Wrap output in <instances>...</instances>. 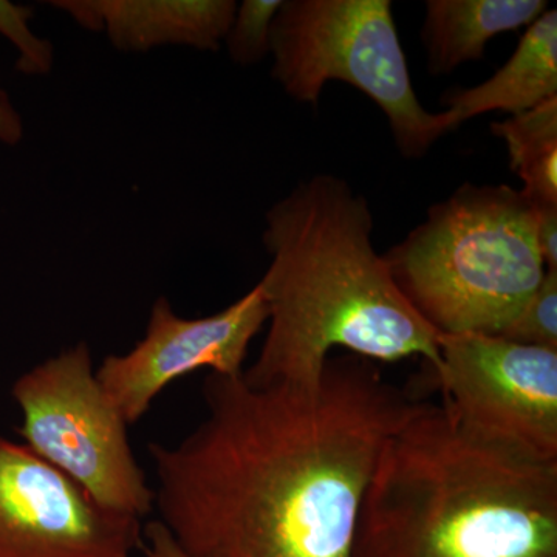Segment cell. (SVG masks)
I'll use <instances>...</instances> for the list:
<instances>
[{
	"mask_svg": "<svg viewBox=\"0 0 557 557\" xmlns=\"http://www.w3.org/2000/svg\"><path fill=\"white\" fill-rule=\"evenodd\" d=\"M207 417L150 443L160 522L196 557H354L366 491L421 401L355 355L311 386L209 373Z\"/></svg>",
	"mask_w": 557,
	"mask_h": 557,
	"instance_id": "1",
	"label": "cell"
},
{
	"mask_svg": "<svg viewBox=\"0 0 557 557\" xmlns=\"http://www.w3.org/2000/svg\"><path fill=\"white\" fill-rule=\"evenodd\" d=\"M368 200L346 180L319 174L267 211L269 270L259 288L270 327L244 376L256 386H311L330 354L344 348L369 361L440 362L438 333L399 292L372 244Z\"/></svg>",
	"mask_w": 557,
	"mask_h": 557,
	"instance_id": "2",
	"label": "cell"
},
{
	"mask_svg": "<svg viewBox=\"0 0 557 557\" xmlns=\"http://www.w3.org/2000/svg\"><path fill=\"white\" fill-rule=\"evenodd\" d=\"M354 557H557V461L471 434L420 403L370 480Z\"/></svg>",
	"mask_w": 557,
	"mask_h": 557,
	"instance_id": "3",
	"label": "cell"
},
{
	"mask_svg": "<svg viewBox=\"0 0 557 557\" xmlns=\"http://www.w3.org/2000/svg\"><path fill=\"white\" fill-rule=\"evenodd\" d=\"M383 259L438 335H502L547 273L533 203L508 185L460 186Z\"/></svg>",
	"mask_w": 557,
	"mask_h": 557,
	"instance_id": "4",
	"label": "cell"
},
{
	"mask_svg": "<svg viewBox=\"0 0 557 557\" xmlns=\"http://www.w3.org/2000/svg\"><path fill=\"white\" fill-rule=\"evenodd\" d=\"M271 75L318 106L330 81L368 95L406 159H421L450 127L418 101L388 0H282L271 28Z\"/></svg>",
	"mask_w": 557,
	"mask_h": 557,
	"instance_id": "5",
	"label": "cell"
},
{
	"mask_svg": "<svg viewBox=\"0 0 557 557\" xmlns=\"http://www.w3.org/2000/svg\"><path fill=\"white\" fill-rule=\"evenodd\" d=\"M17 434L100 507L141 520L156 493L132 450L123 416L97 379L89 344H73L22 373L11 387Z\"/></svg>",
	"mask_w": 557,
	"mask_h": 557,
	"instance_id": "6",
	"label": "cell"
},
{
	"mask_svg": "<svg viewBox=\"0 0 557 557\" xmlns=\"http://www.w3.org/2000/svg\"><path fill=\"white\" fill-rule=\"evenodd\" d=\"M428 379L461 426L534 460L557 461V350L498 335H438Z\"/></svg>",
	"mask_w": 557,
	"mask_h": 557,
	"instance_id": "7",
	"label": "cell"
},
{
	"mask_svg": "<svg viewBox=\"0 0 557 557\" xmlns=\"http://www.w3.org/2000/svg\"><path fill=\"white\" fill-rule=\"evenodd\" d=\"M141 520L100 507L24 443L0 434V557H132Z\"/></svg>",
	"mask_w": 557,
	"mask_h": 557,
	"instance_id": "8",
	"label": "cell"
},
{
	"mask_svg": "<svg viewBox=\"0 0 557 557\" xmlns=\"http://www.w3.org/2000/svg\"><path fill=\"white\" fill-rule=\"evenodd\" d=\"M267 321L269 307L259 285L225 310L196 319L180 317L160 296L145 338L126 354L106 357L97 379L131 426L164 388L189 373L211 369L215 375H240L249 344Z\"/></svg>",
	"mask_w": 557,
	"mask_h": 557,
	"instance_id": "9",
	"label": "cell"
},
{
	"mask_svg": "<svg viewBox=\"0 0 557 557\" xmlns=\"http://www.w3.org/2000/svg\"><path fill=\"white\" fill-rule=\"evenodd\" d=\"M47 5L126 53L160 47L219 50L237 9L234 0H50Z\"/></svg>",
	"mask_w": 557,
	"mask_h": 557,
	"instance_id": "10",
	"label": "cell"
},
{
	"mask_svg": "<svg viewBox=\"0 0 557 557\" xmlns=\"http://www.w3.org/2000/svg\"><path fill=\"white\" fill-rule=\"evenodd\" d=\"M557 97V11L528 25L507 64L479 86L445 98L450 131L487 112H527Z\"/></svg>",
	"mask_w": 557,
	"mask_h": 557,
	"instance_id": "11",
	"label": "cell"
},
{
	"mask_svg": "<svg viewBox=\"0 0 557 557\" xmlns=\"http://www.w3.org/2000/svg\"><path fill=\"white\" fill-rule=\"evenodd\" d=\"M547 7L544 0H429L421 28L429 72L445 75L482 60L494 36L528 27Z\"/></svg>",
	"mask_w": 557,
	"mask_h": 557,
	"instance_id": "12",
	"label": "cell"
},
{
	"mask_svg": "<svg viewBox=\"0 0 557 557\" xmlns=\"http://www.w3.org/2000/svg\"><path fill=\"white\" fill-rule=\"evenodd\" d=\"M491 132L507 143L523 196L533 203H557V97L491 124Z\"/></svg>",
	"mask_w": 557,
	"mask_h": 557,
	"instance_id": "13",
	"label": "cell"
},
{
	"mask_svg": "<svg viewBox=\"0 0 557 557\" xmlns=\"http://www.w3.org/2000/svg\"><path fill=\"white\" fill-rule=\"evenodd\" d=\"M282 0H244L237 5L223 44L239 65H252L271 53V28Z\"/></svg>",
	"mask_w": 557,
	"mask_h": 557,
	"instance_id": "14",
	"label": "cell"
},
{
	"mask_svg": "<svg viewBox=\"0 0 557 557\" xmlns=\"http://www.w3.org/2000/svg\"><path fill=\"white\" fill-rule=\"evenodd\" d=\"M498 336L522 346L557 350V270H547L536 293Z\"/></svg>",
	"mask_w": 557,
	"mask_h": 557,
	"instance_id": "15",
	"label": "cell"
},
{
	"mask_svg": "<svg viewBox=\"0 0 557 557\" xmlns=\"http://www.w3.org/2000/svg\"><path fill=\"white\" fill-rule=\"evenodd\" d=\"M32 7L0 0V35L17 50L16 70L28 76L49 75L54 65V46L51 40L33 33Z\"/></svg>",
	"mask_w": 557,
	"mask_h": 557,
	"instance_id": "16",
	"label": "cell"
},
{
	"mask_svg": "<svg viewBox=\"0 0 557 557\" xmlns=\"http://www.w3.org/2000/svg\"><path fill=\"white\" fill-rule=\"evenodd\" d=\"M533 208L539 252L547 270H557V203H533Z\"/></svg>",
	"mask_w": 557,
	"mask_h": 557,
	"instance_id": "17",
	"label": "cell"
},
{
	"mask_svg": "<svg viewBox=\"0 0 557 557\" xmlns=\"http://www.w3.org/2000/svg\"><path fill=\"white\" fill-rule=\"evenodd\" d=\"M143 555L145 557H196L189 555L182 545L175 541L166 527L159 519L152 520L143 527Z\"/></svg>",
	"mask_w": 557,
	"mask_h": 557,
	"instance_id": "18",
	"label": "cell"
},
{
	"mask_svg": "<svg viewBox=\"0 0 557 557\" xmlns=\"http://www.w3.org/2000/svg\"><path fill=\"white\" fill-rule=\"evenodd\" d=\"M24 120L11 101L10 95L0 89V145L17 146L24 138Z\"/></svg>",
	"mask_w": 557,
	"mask_h": 557,
	"instance_id": "19",
	"label": "cell"
}]
</instances>
